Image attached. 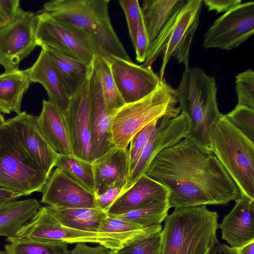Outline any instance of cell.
I'll use <instances>...</instances> for the list:
<instances>
[{"label": "cell", "mask_w": 254, "mask_h": 254, "mask_svg": "<svg viewBox=\"0 0 254 254\" xmlns=\"http://www.w3.org/2000/svg\"><path fill=\"white\" fill-rule=\"evenodd\" d=\"M40 207L35 198L15 200L0 204V236L14 237Z\"/></svg>", "instance_id": "obj_24"}, {"label": "cell", "mask_w": 254, "mask_h": 254, "mask_svg": "<svg viewBox=\"0 0 254 254\" xmlns=\"http://www.w3.org/2000/svg\"><path fill=\"white\" fill-rule=\"evenodd\" d=\"M5 121L3 116L0 112V128L5 125Z\"/></svg>", "instance_id": "obj_47"}, {"label": "cell", "mask_w": 254, "mask_h": 254, "mask_svg": "<svg viewBox=\"0 0 254 254\" xmlns=\"http://www.w3.org/2000/svg\"><path fill=\"white\" fill-rule=\"evenodd\" d=\"M136 231L109 233L86 232L70 228L62 225L47 206L40 207L13 237L66 245L82 243L98 244L114 250L119 248L124 240Z\"/></svg>", "instance_id": "obj_9"}, {"label": "cell", "mask_w": 254, "mask_h": 254, "mask_svg": "<svg viewBox=\"0 0 254 254\" xmlns=\"http://www.w3.org/2000/svg\"><path fill=\"white\" fill-rule=\"evenodd\" d=\"M93 65L99 78L107 110L114 115L125 104L117 89L110 64L105 58L96 56Z\"/></svg>", "instance_id": "obj_30"}, {"label": "cell", "mask_w": 254, "mask_h": 254, "mask_svg": "<svg viewBox=\"0 0 254 254\" xmlns=\"http://www.w3.org/2000/svg\"><path fill=\"white\" fill-rule=\"evenodd\" d=\"M235 77L237 106L254 110V71L248 69Z\"/></svg>", "instance_id": "obj_34"}, {"label": "cell", "mask_w": 254, "mask_h": 254, "mask_svg": "<svg viewBox=\"0 0 254 254\" xmlns=\"http://www.w3.org/2000/svg\"><path fill=\"white\" fill-rule=\"evenodd\" d=\"M219 228L222 239L237 248L254 240V199L241 195Z\"/></svg>", "instance_id": "obj_21"}, {"label": "cell", "mask_w": 254, "mask_h": 254, "mask_svg": "<svg viewBox=\"0 0 254 254\" xmlns=\"http://www.w3.org/2000/svg\"><path fill=\"white\" fill-rule=\"evenodd\" d=\"M211 151L238 188L254 199V143L222 115L211 135Z\"/></svg>", "instance_id": "obj_7"}, {"label": "cell", "mask_w": 254, "mask_h": 254, "mask_svg": "<svg viewBox=\"0 0 254 254\" xmlns=\"http://www.w3.org/2000/svg\"><path fill=\"white\" fill-rule=\"evenodd\" d=\"M119 94L125 104L139 101L160 85V77L151 67L112 57L108 60Z\"/></svg>", "instance_id": "obj_14"}, {"label": "cell", "mask_w": 254, "mask_h": 254, "mask_svg": "<svg viewBox=\"0 0 254 254\" xmlns=\"http://www.w3.org/2000/svg\"><path fill=\"white\" fill-rule=\"evenodd\" d=\"M218 216L205 205L175 208L164 219L161 254H208L219 244Z\"/></svg>", "instance_id": "obj_4"}, {"label": "cell", "mask_w": 254, "mask_h": 254, "mask_svg": "<svg viewBox=\"0 0 254 254\" xmlns=\"http://www.w3.org/2000/svg\"><path fill=\"white\" fill-rule=\"evenodd\" d=\"M202 1L209 11L214 10L217 13H225L242 2L241 0H204Z\"/></svg>", "instance_id": "obj_42"}, {"label": "cell", "mask_w": 254, "mask_h": 254, "mask_svg": "<svg viewBox=\"0 0 254 254\" xmlns=\"http://www.w3.org/2000/svg\"><path fill=\"white\" fill-rule=\"evenodd\" d=\"M162 243L161 225L149 226L136 231L112 254H161Z\"/></svg>", "instance_id": "obj_27"}, {"label": "cell", "mask_w": 254, "mask_h": 254, "mask_svg": "<svg viewBox=\"0 0 254 254\" xmlns=\"http://www.w3.org/2000/svg\"><path fill=\"white\" fill-rule=\"evenodd\" d=\"M158 120L145 127L131 138L128 150L129 175L135 168L148 139L156 128Z\"/></svg>", "instance_id": "obj_35"}, {"label": "cell", "mask_w": 254, "mask_h": 254, "mask_svg": "<svg viewBox=\"0 0 254 254\" xmlns=\"http://www.w3.org/2000/svg\"><path fill=\"white\" fill-rule=\"evenodd\" d=\"M124 191L123 188H115L109 190L102 194L96 196L98 208L106 211Z\"/></svg>", "instance_id": "obj_41"}, {"label": "cell", "mask_w": 254, "mask_h": 254, "mask_svg": "<svg viewBox=\"0 0 254 254\" xmlns=\"http://www.w3.org/2000/svg\"><path fill=\"white\" fill-rule=\"evenodd\" d=\"M146 174L167 189L170 208L226 205L241 196L211 150L186 138L158 153Z\"/></svg>", "instance_id": "obj_1"}, {"label": "cell", "mask_w": 254, "mask_h": 254, "mask_svg": "<svg viewBox=\"0 0 254 254\" xmlns=\"http://www.w3.org/2000/svg\"><path fill=\"white\" fill-rule=\"evenodd\" d=\"M142 228L133 222L123 220L110 216L102 221L99 229V232L109 233H123L135 231Z\"/></svg>", "instance_id": "obj_38"}, {"label": "cell", "mask_w": 254, "mask_h": 254, "mask_svg": "<svg viewBox=\"0 0 254 254\" xmlns=\"http://www.w3.org/2000/svg\"><path fill=\"white\" fill-rule=\"evenodd\" d=\"M109 0H53L42 10L80 37L96 56L131 61L111 22Z\"/></svg>", "instance_id": "obj_2"}, {"label": "cell", "mask_w": 254, "mask_h": 254, "mask_svg": "<svg viewBox=\"0 0 254 254\" xmlns=\"http://www.w3.org/2000/svg\"><path fill=\"white\" fill-rule=\"evenodd\" d=\"M0 254H6L5 252V251H2L0 250Z\"/></svg>", "instance_id": "obj_48"}, {"label": "cell", "mask_w": 254, "mask_h": 254, "mask_svg": "<svg viewBox=\"0 0 254 254\" xmlns=\"http://www.w3.org/2000/svg\"><path fill=\"white\" fill-rule=\"evenodd\" d=\"M217 90L214 78L197 67L185 69L175 89L179 108L187 121L185 138L210 150L213 128L222 115L217 102Z\"/></svg>", "instance_id": "obj_3"}, {"label": "cell", "mask_w": 254, "mask_h": 254, "mask_svg": "<svg viewBox=\"0 0 254 254\" xmlns=\"http://www.w3.org/2000/svg\"><path fill=\"white\" fill-rule=\"evenodd\" d=\"M208 254H237L234 248L225 244H216Z\"/></svg>", "instance_id": "obj_44"}, {"label": "cell", "mask_w": 254, "mask_h": 254, "mask_svg": "<svg viewBox=\"0 0 254 254\" xmlns=\"http://www.w3.org/2000/svg\"><path fill=\"white\" fill-rule=\"evenodd\" d=\"M203 1L188 0L180 6L152 41L145 61L141 65L151 67L157 58L162 56L159 76L164 79L166 66L175 58L179 64L189 68V56L192 41L197 28Z\"/></svg>", "instance_id": "obj_5"}, {"label": "cell", "mask_w": 254, "mask_h": 254, "mask_svg": "<svg viewBox=\"0 0 254 254\" xmlns=\"http://www.w3.org/2000/svg\"><path fill=\"white\" fill-rule=\"evenodd\" d=\"M30 83L27 69L0 74V111L4 114H19L23 96Z\"/></svg>", "instance_id": "obj_25"}, {"label": "cell", "mask_w": 254, "mask_h": 254, "mask_svg": "<svg viewBox=\"0 0 254 254\" xmlns=\"http://www.w3.org/2000/svg\"><path fill=\"white\" fill-rule=\"evenodd\" d=\"M119 2L125 13L130 37L133 44L141 15V7L137 0H121Z\"/></svg>", "instance_id": "obj_37"}, {"label": "cell", "mask_w": 254, "mask_h": 254, "mask_svg": "<svg viewBox=\"0 0 254 254\" xmlns=\"http://www.w3.org/2000/svg\"><path fill=\"white\" fill-rule=\"evenodd\" d=\"M44 49L47 51L71 97L88 77L92 64L89 66L81 61L51 50Z\"/></svg>", "instance_id": "obj_28"}, {"label": "cell", "mask_w": 254, "mask_h": 254, "mask_svg": "<svg viewBox=\"0 0 254 254\" xmlns=\"http://www.w3.org/2000/svg\"><path fill=\"white\" fill-rule=\"evenodd\" d=\"M19 197L16 194L0 189V204L16 200Z\"/></svg>", "instance_id": "obj_45"}, {"label": "cell", "mask_w": 254, "mask_h": 254, "mask_svg": "<svg viewBox=\"0 0 254 254\" xmlns=\"http://www.w3.org/2000/svg\"><path fill=\"white\" fill-rule=\"evenodd\" d=\"M55 166L62 169L70 178L95 194L92 163L77 157L73 154H59Z\"/></svg>", "instance_id": "obj_31"}, {"label": "cell", "mask_w": 254, "mask_h": 254, "mask_svg": "<svg viewBox=\"0 0 254 254\" xmlns=\"http://www.w3.org/2000/svg\"><path fill=\"white\" fill-rule=\"evenodd\" d=\"M37 16L22 10L16 20L0 31V65L5 72L19 70L20 63L38 46Z\"/></svg>", "instance_id": "obj_13"}, {"label": "cell", "mask_w": 254, "mask_h": 254, "mask_svg": "<svg viewBox=\"0 0 254 254\" xmlns=\"http://www.w3.org/2000/svg\"><path fill=\"white\" fill-rule=\"evenodd\" d=\"M43 136L59 154H72L69 133L63 114L49 100H43L42 109L36 117Z\"/></svg>", "instance_id": "obj_23"}, {"label": "cell", "mask_w": 254, "mask_h": 254, "mask_svg": "<svg viewBox=\"0 0 254 254\" xmlns=\"http://www.w3.org/2000/svg\"><path fill=\"white\" fill-rule=\"evenodd\" d=\"M5 125L37 165L50 176L59 154L43 136L36 117L24 111L6 120Z\"/></svg>", "instance_id": "obj_15"}, {"label": "cell", "mask_w": 254, "mask_h": 254, "mask_svg": "<svg viewBox=\"0 0 254 254\" xmlns=\"http://www.w3.org/2000/svg\"><path fill=\"white\" fill-rule=\"evenodd\" d=\"M170 208L168 201L153 203L118 215H110L133 222L142 228L160 225Z\"/></svg>", "instance_id": "obj_33"}, {"label": "cell", "mask_w": 254, "mask_h": 254, "mask_svg": "<svg viewBox=\"0 0 254 254\" xmlns=\"http://www.w3.org/2000/svg\"><path fill=\"white\" fill-rule=\"evenodd\" d=\"M92 164L96 196L115 188L124 190L129 176L127 149L115 146Z\"/></svg>", "instance_id": "obj_19"}, {"label": "cell", "mask_w": 254, "mask_h": 254, "mask_svg": "<svg viewBox=\"0 0 254 254\" xmlns=\"http://www.w3.org/2000/svg\"><path fill=\"white\" fill-rule=\"evenodd\" d=\"M70 97L68 107L64 114L72 154L93 163L91 150L90 127L92 111L91 75Z\"/></svg>", "instance_id": "obj_11"}, {"label": "cell", "mask_w": 254, "mask_h": 254, "mask_svg": "<svg viewBox=\"0 0 254 254\" xmlns=\"http://www.w3.org/2000/svg\"><path fill=\"white\" fill-rule=\"evenodd\" d=\"M234 249L237 254H254V240Z\"/></svg>", "instance_id": "obj_46"}, {"label": "cell", "mask_w": 254, "mask_h": 254, "mask_svg": "<svg viewBox=\"0 0 254 254\" xmlns=\"http://www.w3.org/2000/svg\"><path fill=\"white\" fill-rule=\"evenodd\" d=\"M50 176L35 163L5 125L0 128V189L20 197L42 192Z\"/></svg>", "instance_id": "obj_8"}, {"label": "cell", "mask_w": 254, "mask_h": 254, "mask_svg": "<svg viewBox=\"0 0 254 254\" xmlns=\"http://www.w3.org/2000/svg\"><path fill=\"white\" fill-rule=\"evenodd\" d=\"M37 16L36 40L38 46L81 61L89 66L96 56L93 50L64 24L41 11Z\"/></svg>", "instance_id": "obj_12"}, {"label": "cell", "mask_w": 254, "mask_h": 254, "mask_svg": "<svg viewBox=\"0 0 254 254\" xmlns=\"http://www.w3.org/2000/svg\"><path fill=\"white\" fill-rule=\"evenodd\" d=\"M254 33V2L241 3L224 13L204 35L205 48L235 49Z\"/></svg>", "instance_id": "obj_10"}, {"label": "cell", "mask_w": 254, "mask_h": 254, "mask_svg": "<svg viewBox=\"0 0 254 254\" xmlns=\"http://www.w3.org/2000/svg\"><path fill=\"white\" fill-rule=\"evenodd\" d=\"M41 202L62 208H99L96 195L57 167L42 190Z\"/></svg>", "instance_id": "obj_17"}, {"label": "cell", "mask_w": 254, "mask_h": 254, "mask_svg": "<svg viewBox=\"0 0 254 254\" xmlns=\"http://www.w3.org/2000/svg\"><path fill=\"white\" fill-rule=\"evenodd\" d=\"M5 247L6 254H69L67 245L27 238L8 237Z\"/></svg>", "instance_id": "obj_32"}, {"label": "cell", "mask_w": 254, "mask_h": 254, "mask_svg": "<svg viewBox=\"0 0 254 254\" xmlns=\"http://www.w3.org/2000/svg\"><path fill=\"white\" fill-rule=\"evenodd\" d=\"M169 191L162 184L142 175L125 190L106 211L108 215H118L153 203L168 201Z\"/></svg>", "instance_id": "obj_20"}, {"label": "cell", "mask_w": 254, "mask_h": 254, "mask_svg": "<svg viewBox=\"0 0 254 254\" xmlns=\"http://www.w3.org/2000/svg\"><path fill=\"white\" fill-rule=\"evenodd\" d=\"M91 85L92 111L90 140L91 154L94 162L109 151L115 145L112 130L114 115L110 114L107 110L99 78L93 65Z\"/></svg>", "instance_id": "obj_18"}, {"label": "cell", "mask_w": 254, "mask_h": 254, "mask_svg": "<svg viewBox=\"0 0 254 254\" xmlns=\"http://www.w3.org/2000/svg\"><path fill=\"white\" fill-rule=\"evenodd\" d=\"M188 124L183 113L177 117L160 118L141 156L130 174L124 190L131 186L146 171L153 159L164 149L171 146L186 138Z\"/></svg>", "instance_id": "obj_16"}, {"label": "cell", "mask_w": 254, "mask_h": 254, "mask_svg": "<svg viewBox=\"0 0 254 254\" xmlns=\"http://www.w3.org/2000/svg\"><path fill=\"white\" fill-rule=\"evenodd\" d=\"M175 89L163 79L145 97L126 104L114 115L113 139L115 146L127 149L133 136L151 123L168 116L177 117L181 110Z\"/></svg>", "instance_id": "obj_6"}, {"label": "cell", "mask_w": 254, "mask_h": 254, "mask_svg": "<svg viewBox=\"0 0 254 254\" xmlns=\"http://www.w3.org/2000/svg\"><path fill=\"white\" fill-rule=\"evenodd\" d=\"M184 0H144L141 13L150 43L159 33L174 12L183 4Z\"/></svg>", "instance_id": "obj_29"}, {"label": "cell", "mask_w": 254, "mask_h": 254, "mask_svg": "<svg viewBox=\"0 0 254 254\" xmlns=\"http://www.w3.org/2000/svg\"><path fill=\"white\" fill-rule=\"evenodd\" d=\"M27 70L31 83L37 82L42 85L48 94V100L64 115L68 107L70 96L44 48H42L33 65Z\"/></svg>", "instance_id": "obj_22"}, {"label": "cell", "mask_w": 254, "mask_h": 254, "mask_svg": "<svg viewBox=\"0 0 254 254\" xmlns=\"http://www.w3.org/2000/svg\"><path fill=\"white\" fill-rule=\"evenodd\" d=\"M69 254H112V250L101 245L90 247L82 243L76 244Z\"/></svg>", "instance_id": "obj_43"}, {"label": "cell", "mask_w": 254, "mask_h": 254, "mask_svg": "<svg viewBox=\"0 0 254 254\" xmlns=\"http://www.w3.org/2000/svg\"><path fill=\"white\" fill-rule=\"evenodd\" d=\"M18 0H0V31L12 23L23 10Z\"/></svg>", "instance_id": "obj_40"}, {"label": "cell", "mask_w": 254, "mask_h": 254, "mask_svg": "<svg viewBox=\"0 0 254 254\" xmlns=\"http://www.w3.org/2000/svg\"><path fill=\"white\" fill-rule=\"evenodd\" d=\"M50 212L60 223L75 230L99 232L104 219L108 216L106 211L99 208H58L47 206Z\"/></svg>", "instance_id": "obj_26"}, {"label": "cell", "mask_w": 254, "mask_h": 254, "mask_svg": "<svg viewBox=\"0 0 254 254\" xmlns=\"http://www.w3.org/2000/svg\"><path fill=\"white\" fill-rule=\"evenodd\" d=\"M225 116L246 136L252 141H254V110L236 106Z\"/></svg>", "instance_id": "obj_36"}, {"label": "cell", "mask_w": 254, "mask_h": 254, "mask_svg": "<svg viewBox=\"0 0 254 254\" xmlns=\"http://www.w3.org/2000/svg\"><path fill=\"white\" fill-rule=\"evenodd\" d=\"M150 44L141 13L135 40L133 44L135 51L136 60L138 63H143L145 61Z\"/></svg>", "instance_id": "obj_39"}]
</instances>
